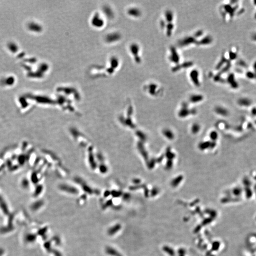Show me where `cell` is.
<instances>
[{
  "mask_svg": "<svg viewBox=\"0 0 256 256\" xmlns=\"http://www.w3.org/2000/svg\"><path fill=\"white\" fill-rule=\"evenodd\" d=\"M131 46V47L130 48L131 52L132 53H131L132 54H133L134 59L136 60L135 61L137 63L140 62L141 61V59L139 57V56H138L139 55V54H138V53H139L138 46L137 45H135V44H133V45H132Z\"/></svg>",
  "mask_w": 256,
  "mask_h": 256,
  "instance_id": "obj_1",
  "label": "cell"
},
{
  "mask_svg": "<svg viewBox=\"0 0 256 256\" xmlns=\"http://www.w3.org/2000/svg\"><path fill=\"white\" fill-rule=\"evenodd\" d=\"M189 75H190V78L193 83L196 85H198L199 84L198 71L193 70L191 71Z\"/></svg>",
  "mask_w": 256,
  "mask_h": 256,
  "instance_id": "obj_2",
  "label": "cell"
},
{
  "mask_svg": "<svg viewBox=\"0 0 256 256\" xmlns=\"http://www.w3.org/2000/svg\"><path fill=\"white\" fill-rule=\"evenodd\" d=\"M92 24L96 27H100L103 25V21L98 15H95L93 18Z\"/></svg>",
  "mask_w": 256,
  "mask_h": 256,
  "instance_id": "obj_3",
  "label": "cell"
}]
</instances>
